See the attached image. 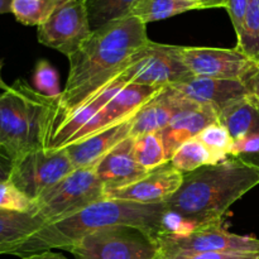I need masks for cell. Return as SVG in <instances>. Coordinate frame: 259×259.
<instances>
[{
	"instance_id": "cell-1",
	"label": "cell",
	"mask_w": 259,
	"mask_h": 259,
	"mask_svg": "<svg viewBox=\"0 0 259 259\" xmlns=\"http://www.w3.org/2000/svg\"><path fill=\"white\" fill-rule=\"evenodd\" d=\"M149 40L147 24L133 15L94 30L68 57L67 81L58 99V124L93 100L120 73L128 58Z\"/></svg>"
},
{
	"instance_id": "cell-42",
	"label": "cell",
	"mask_w": 259,
	"mask_h": 259,
	"mask_svg": "<svg viewBox=\"0 0 259 259\" xmlns=\"http://www.w3.org/2000/svg\"><path fill=\"white\" fill-rule=\"evenodd\" d=\"M0 152H2V151H0ZM2 153H4V152H2ZM4 154H5V153H4ZM5 156H7V154H5ZM7 157H8V156H7Z\"/></svg>"
},
{
	"instance_id": "cell-14",
	"label": "cell",
	"mask_w": 259,
	"mask_h": 259,
	"mask_svg": "<svg viewBox=\"0 0 259 259\" xmlns=\"http://www.w3.org/2000/svg\"><path fill=\"white\" fill-rule=\"evenodd\" d=\"M136 115V114H134ZM133 115V116H134ZM133 116L118 121L108 128L91 134L76 143L65 147L75 168L95 167V164L118 144L131 138Z\"/></svg>"
},
{
	"instance_id": "cell-25",
	"label": "cell",
	"mask_w": 259,
	"mask_h": 259,
	"mask_svg": "<svg viewBox=\"0 0 259 259\" xmlns=\"http://www.w3.org/2000/svg\"><path fill=\"white\" fill-rule=\"evenodd\" d=\"M66 0H13L12 14L24 25H42Z\"/></svg>"
},
{
	"instance_id": "cell-4",
	"label": "cell",
	"mask_w": 259,
	"mask_h": 259,
	"mask_svg": "<svg viewBox=\"0 0 259 259\" xmlns=\"http://www.w3.org/2000/svg\"><path fill=\"white\" fill-rule=\"evenodd\" d=\"M58 99L35 91L18 78L0 95V151L12 161L50 148L58 124Z\"/></svg>"
},
{
	"instance_id": "cell-12",
	"label": "cell",
	"mask_w": 259,
	"mask_h": 259,
	"mask_svg": "<svg viewBox=\"0 0 259 259\" xmlns=\"http://www.w3.org/2000/svg\"><path fill=\"white\" fill-rule=\"evenodd\" d=\"M182 182L184 174L177 171L171 162H167L132 184L108 190L104 199L143 205L159 204L169 199L181 187Z\"/></svg>"
},
{
	"instance_id": "cell-26",
	"label": "cell",
	"mask_w": 259,
	"mask_h": 259,
	"mask_svg": "<svg viewBox=\"0 0 259 259\" xmlns=\"http://www.w3.org/2000/svg\"><path fill=\"white\" fill-rule=\"evenodd\" d=\"M237 50L259 62V0H249L242 30L237 35Z\"/></svg>"
},
{
	"instance_id": "cell-33",
	"label": "cell",
	"mask_w": 259,
	"mask_h": 259,
	"mask_svg": "<svg viewBox=\"0 0 259 259\" xmlns=\"http://www.w3.org/2000/svg\"><path fill=\"white\" fill-rule=\"evenodd\" d=\"M248 2L249 0H227L225 9H227L228 14H229V18L232 20V24L234 27L237 35H239L240 30H242Z\"/></svg>"
},
{
	"instance_id": "cell-17",
	"label": "cell",
	"mask_w": 259,
	"mask_h": 259,
	"mask_svg": "<svg viewBox=\"0 0 259 259\" xmlns=\"http://www.w3.org/2000/svg\"><path fill=\"white\" fill-rule=\"evenodd\" d=\"M218 121V113L211 105H197L177 115L167 128L159 132L167 159H171L172 154L181 144L197 137L206 126Z\"/></svg>"
},
{
	"instance_id": "cell-19",
	"label": "cell",
	"mask_w": 259,
	"mask_h": 259,
	"mask_svg": "<svg viewBox=\"0 0 259 259\" xmlns=\"http://www.w3.org/2000/svg\"><path fill=\"white\" fill-rule=\"evenodd\" d=\"M162 90L163 88L138 83H128L123 86L103 109L106 128L133 116L144 104L158 95Z\"/></svg>"
},
{
	"instance_id": "cell-5",
	"label": "cell",
	"mask_w": 259,
	"mask_h": 259,
	"mask_svg": "<svg viewBox=\"0 0 259 259\" xmlns=\"http://www.w3.org/2000/svg\"><path fill=\"white\" fill-rule=\"evenodd\" d=\"M75 259H156V235L132 225H113L83 237L67 248Z\"/></svg>"
},
{
	"instance_id": "cell-35",
	"label": "cell",
	"mask_w": 259,
	"mask_h": 259,
	"mask_svg": "<svg viewBox=\"0 0 259 259\" xmlns=\"http://www.w3.org/2000/svg\"><path fill=\"white\" fill-rule=\"evenodd\" d=\"M13 161L0 152V181H8L12 174Z\"/></svg>"
},
{
	"instance_id": "cell-31",
	"label": "cell",
	"mask_w": 259,
	"mask_h": 259,
	"mask_svg": "<svg viewBox=\"0 0 259 259\" xmlns=\"http://www.w3.org/2000/svg\"><path fill=\"white\" fill-rule=\"evenodd\" d=\"M230 156L259 167V133H250L234 139Z\"/></svg>"
},
{
	"instance_id": "cell-30",
	"label": "cell",
	"mask_w": 259,
	"mask_h": 259,
	"mask_svg": "<svg viewBox=\"0 0 259 259\" xmlns=\"http://www.w3.org/2000/svg\"><path fill=\"white\" fill-rule=\"evenodd\" d=\"M162 234L161 235H176V237H187L192 234L200 225L197 222L192 219L182 217L179 212L172 211L167 207L162 217Z\"/></svg>"
},
{
	"instance_id": "cell-36",
	"label": "cell",
	"mask_w": 259,
	"mask_h": 259,
	"mask_svg": "<svg viewBox=\"0 0 259 259\" xmlns=\"http://www.w3.org/2000/svg\"><path fill=\"white\" fill-rule=\"evenodd\" d=\"M22 259H68V258L65 257L63 254H61V253H55V252H51V250H47V252L28 255V257L22 258Z\"/></svg>"
},
{
	"instance_id": "cell-2",
	"label": "cell",
	"mask_w": 259,
	"mask_h": 259,
	"mask_svg": "<svg viewBox=\"0 0 259 259\" xmlns=\"http://www.w3.org/2000/svg\"><path fill=\"white\" fill-rule=\"evenodd\" d=\"M259 185V167L229 156L218 164L184 175L181 187L166 205L199 224L222 220L225 212Z\"/></svg>"
},
{
	"instance_id": "cell-3",
	"label": "cell",
	"mask_w": 259,
	"mask_h": 259,
	"mask_svg": "<svg viewBox=\"0 0 259 259\" xmlns=\"http://www.w3.org/2000/svg\"><path fill=\"white\" fill-rule=\"evenodd\" d=\"M166 210V202L143 205L100 200L35 233L25 245V257L52 249L66 250L88 234L113 225H132L158 237L162 234L161 222Z\"/></svg>"
},
{
	"instance_id": "cell-38",
	"label": "cell",
	"mask_w": 259,
	"mask_h": 259,
	"mask_svg": "<svg viewBox=\"0 0 259 259\" xmlns=\"http://www.w3.org/2000/svg\"><path fill=\"white\" fill-rule=\"evenodd\" d=\"M13 0H0V14L12 13Z\"/></svg>"
},
{
	"instance_id": "cell-8",
	"label": "cell",
	"mask_w": 259,
	"mask_h": 259,
	"mask_svg": "<svg viewBox=\"0 0 259 259\" xmlns=\"http://www.w3.org/2000/svg\"><path fill=\"white\" fill-rule=\"evenodd\" d=\"M73 169L66 149H38L13 161L9 181L35 201Z\"/></svg>"
},
{
	"instance_id": "cell-37",
	"label": "cell",
	"mask_w": 259,
	"mask_h": 259,
	"mask_svg": "<svg viewBox=\"0 0 259 259\" xmlns=\"http://www.w3.org/2000/svg\"><path fill=\"white\" fill-rule=\"evenodd\" d=\"M202 9H211V8H225L227 0H200Z\"/></svg>"
},
{
	"instance_id": "cell-22",
	"label": "cell",
	"mask_w": 259,
	"mask_h": 259,
	"mask_svg": "<svg viewBox=\"0 0 259 259\" xmlns=\"http://www.w3.org/2000/svg\"><path fill=\"white\" fill-rule=\"evenodd\" d=\"M196 9H202L201 4L191 0H139L129 15H133L144 24H148Z\"/></svg>"
},
{
	"instance_id": "cell-18",
	"label": "cell",
	"mask_w": 259,
	"mask_h": 259,
	"mask_svg": "<svg viewBox=\"0 0 259 259\" xmlns=\"http://www.w3.org/2000/svg\"><path fill=\"white\" fill-rule=\"evenodd\" d=\"M47 224L43 218L33 212L0 215V255L24 258L28 240Z\"/></svg>"
},
{
	"instance_id": "cell-23",
	"label": "cell",
	"mask_w": 259,
	"mask_h": 259,
	"mask_svg": "<svg viewBox=\"0 0 259 259\" xmlns=\"http://www.w3.org/2000/svg\"><path fill=\"white\" fill-rule=\"evenodd\" d=\"M139 0H85L91 30L131 14Z\"/></svg>"
},
{
	"instance_id": "cell-34",
	"label": "cell",
	"mask_w": 259,
	"mask_h": 259,
	"mask_svg": "<svg viewBox=\"0 0 259 259\" xmlns=\"http://www.w3.org/2000/svg\"><path fill=\"white\" fill-rule=\"evenodd\" d=\"M248 91V95L259 105V62L255 63L253 70L243 80Z\"/></svg>"
},
{
	"instance_id": "cell-32",
	"label": "cell",
	"mask_w": 259,
	"mask_h": 259,
	"mask_svg": "<svg viewBox=\"0 0 259 259\" xmlns=\"http://www.w3.org/2000/svg\"><path fill=\"white\" fill-rule=\"evenodd\" d=\"M257 254L249 253H222V252H206V253H169L163 254L158 253L157 259H255Z\"/></svg>"
},
{
	"instance_id": "cell-43",
	"label": "cell",
	"mask_w": 259,
	"mask_h": 259,
	"mask_svg": "<svg viewBox=\"0 0 259 259\" xmlns=\"http://www.w3.org/2000/svg\"><path fill=\"white\" fill-rule=\"evenodd\" d=\"M156 259H157V258H156Z\"/></svg>"
},
{
	"instance_id": "cell-39",
	"label": "cell",
	"mask_w": 259,
	"mask_h": 259,
	"mask_svg": "<svg viewBox=\"0 0 259 259\" xmlns=\"http://www.w3.org/2000/svg\"><path fill=\"white\" fill-rule=\"evenodd\" d=\"M3 66H4V61H3L2 58H0V90L5 91V90H8V88H9V86H8L7 83H5L4 78H3V76H2V70H3Z\"/></svg>"
},
{
	"instance_id": "cell-16",
	"label": "cell",
	"mask_w": 259,
	"mask_h": 259,
	"mask_svg": "<svg viewBox=\"0 0 259 259\" xmlns=\"http://www.w3.org/2000/svg\"><path fill=\"white\" fill-rule=\"evenodd\" d=\"M95 174L108 191L132 184L148 172L134 158L133 138H128L95 164Z\"/></svg>"
},
{
	"instance_id": "cell-10",
	"label": "cell",
	"mask_w": 259,
	"mask_h": 259,
	"mask_svg": "<svg viewBox=\"0 0 259 259\" xmlns=\"http://www.w3.org/2000/svg\"><path fill=\"white\" fill-rule=\"evenodd\" d=\"M93 30L85 0H66L38 27V42L70 57L86 42Z\"/></svg>"
},
{
	"instance_id": "cell-15",
	"label": "cell",
	"mask_w": 259,
	"mask_h": 259,
	"mask_svg": "<svg viewBox=\"0 0 259 259\" xmlns=\"http://www.w3.org/2000/svg\"><path fill=\"white\" fill-rule=\"evenodd\" d=\"M171 86L197 105H211L217 111L230 101L248 95L244 83L234 80L191 76Z\"/></svg>"
},
{
	"instance_id": "cell-21",
	"label": "cell",
	"mask_w": 259,
	"mask_h": 259,
	"mask_svg": "<svg viewBox=\"0 0 259 259\" xmlns=\"http://www.w3.org/2000/svg\"><path fill=\"white\" fill-rule=\"evenodd\" d=\"M228 157H229L228 154L210 149L195 137L181 144L172 154L169 162L177 171L186 175L201 167L220 163L225 161Z\"/></svg>"
},
{
	"instance_id": "cell-7",
	"label": "cell",
	"mask_w": 259,
	"mask_h": 259,
	"mask_svg": "<svg viewBox=\"0 0 259 259\" xmlns=\"http://www.w3.org/2000/svg\"><path fill=\"white\" fill-rule=\"evenodd\" d=\"M104 194L105 187L96 176L95 167L76 168L35 200L33 214L51 224L104 200Z\"/></svg>"
},
{
	"instance_id": "cell-27",
	"label": "cell",
	"mask_w": 259,
	"mask_h": 259,
	"mask_svg": "<svg viewBox=\"0 0 259 259\" xmlns=\"http://www.w3.org/2000/svg\"><path fill=\"white\" fill-rule=\"evenodd\" d=\"M0 210L8 212H33L34 201L12 181H0Z\"/></svg>"
},
{
	"instance_id": "cell-6",
	"label": "cell",
	"mask_w": 259,
	"mask_h": 259,
	"mask_svg": "<svg viewBox=\"0 0 259 259\" xmlns=\"http://www.w3.org/2000/svg\"><path fill=\"white\" fill-rule=\"evenodd\" d=\"M191 76L194 75L182 57V46L149 40L128 58L114 80L123 85L138 83L164 88L187 80Z\"/></svg>"
},
{
	"instance_id": "cell-29",
	"label": "cell",
	"mask_w": 259,
	"mask_h": 259,
	"mask_svg": "<svg viewBox=\"0 0 259 259\" xmlns=\"http://www.w3.org/2000/svg\"><path fill=\"white\" fill-rule=\"evenodd\" d=\"M196 138L212 151L220 152V153L228 154V156H230L233 143H234V139L230 136L228 129L219 121L206 126Z\"/></svg>"
},
{
	"instance_id": "cell-11",
	"label": "cell",
	"mask_w": 259,
	"mask_h": 259,
	"mask_svg": "<svg viewBox=\"0 0 259 259\" xmlns=\"http://www.w3.org/2000/svg\"><path fill=\"white\" fill-rule=\"evenodd\" d=\"M182 57L194 76L242 82L257 63L237 48L182 47Z\"/></svg>"
},
{
	"instance_id": "cell-41",
	"label": "cell",
	"mask_w": 259,
	"mask_h": 259,
	"mask_svg": "<svg viewBox=\"0 0 259 259\" xmlns=\"http://www.w3.org/2000/svg\"><path fill=\"white\" fill-rule=\"evenodd\" d=\"M191 2H199L200 3V0H191Z\"/></svg>"
},
{
	"instance_id": "cell-20",
	"label": "cell",
	"mask_w": 259,
	"mask_h": 259,
	"mask_svg": "<svg viewBox=\"0 0 259 259\" xmlns=\"http://www.w3.org/2000/svg\"><path fill=\"white\" fill-rule=\"evenodd\" d=\"M217 113L219 123L228 129L233 139L259 133V105L249 95L230 101Z\"/></svg>"
},
{
	"instance_id": "cell-40",
	"label": "cell",
	"mask_w": 259,
	"mask_h": 259,
	"mask_svg": "<svg viewBox=\"0 0 259 259\" xmlns=\"http://www.w3.org/2000/svg\"><path fill=\"white\" fill-rule=\"evenodd\" d=\"M5 214H10V212L4 211V210H0V215H5Z\"/></svg>"
},
{
	"instance_id": "cell-28",
	"label": "cell",
	"mask_w": 259,
	"mask_h": 259,
	"mask_svg": "<svg viewBox=\"0 0 259 259\" xmlns=\"http://www.w3.org/2000/svg\"><path fill=\"white\" fill-rule=\"evenodd\" d=\"M33 86L35 91L48 98H60L62 94L58 85L57 71L47 60H39L35 63Z\"/></svg>"
},
{
	"instance_id": "cell-13",
	"label": "cell",
	"mask_w": 259,
	"mask_h": 259,
	"mask_svg": "<svg viewBox=\"0 0 259 259\" xmlns=\"http://www.w3.org/2000/svg\"><path fill=\"white\" fill-rule=\"evenodd\" d=\"M197 106L174 86H166L152 100L144 104L133 116L131 138L147 133H158L171 124L177 115Z\"/></svg>"
},
{
	"instance_id": "cell-9",
	"label": "cell",
	"mask_w": 259,
	"mask_h": 259,
	"mask_svg": "<svg viewBox=\"0 0 259 259\" xmlns=\"http://www.w3.org/2000/svg\"><path fill=\"white\" fill-rule=\"evenodd\" d=\"M159 252L169 253H249L259 255V239L252 235H238L223 228V219L204 223L187 237L158 235Z\"/></svg>"
},
{
	"instance_id": "cell-24",
	"label": "cell",
	"mask_w": 259,
	"mask_h": 259,
	"mask_svg": "<svg viewBox=\"0 0 259 259\" xmlns=\"http://www.w3.org/2000/svg\"><path fill=\"white\" fill-rule=\"evenodd\" d=\"M133 154L136 161L147 172L169 162L159 132L142 134L133 138Z\"/></svg>"
}]
</instances>
